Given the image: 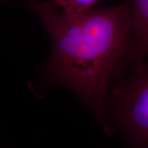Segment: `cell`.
Segmentation results:
<instances>
[{
    "label": "cell",
    "mask_w": 148,
    "mask_h": 148,
    "mask_svg": "<svg viewBox=\"0 0 148 148\" xmlns=\"http://www.w3.org/2000/svg\"><path fill=\"white\" fill-rule=\"evenodd\" d=\"M33 8L51 42L50 78L73 90L108 132L109 95L130 62L134 45L127 1L74 16L50 1L34 3Z\"/></svg>",
    "instance_id": "cell-1"
},
{
    "label": "cell",
    "mask_w": 148,
    "mask_h": 148,
    "mask_svg": "<svg viewBox=\"0 0 148 148\" xmlns=\"http://www.w3.org/2000/svg\"><path fill=\"white\" fill-rule=\"evenodd\" d=\"M129 65L130 72L123 71L109 95L108 127L111 116L130 148H148V59Z\"/></svg>",
    "instance_id": "cell-2"
},
{
    "label": "cell",
    "mask_w": 148,
    "mask_h": 148,
    "mask_svg": "<svg viewBox=\"0 0 148 148\" xmlns=\"http://www.w3.org/2000/svg\"><path fill=\"white\" fill-rule=\"evenodd\" d=\"M132 19V60L148 59V0H127Z\"/></svg>",
    "instance_id": "cell-3"
},
{
    "label": "cell",
    "mask_w": 148,
    "mask_h": 148,
    "mask_svg": "<svg viewBox=\"0 0 148 148\" xmlns=\"http://www.w3.org/2000/svg\"><path fill=\"white\" fill-rule=\"evenodd\" d=\"M99 0H50L64 14L74 16L82 14L92 8Z\"/></svg>",
    "instance_id": "cell-4"
}]
</instances>
